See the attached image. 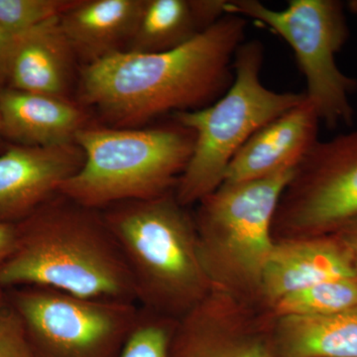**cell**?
<instances>
[{
  "label": "cell",
  "instance_id": "cell-1",
  "mask_svg": "<svg viewBox=\"0 0 357 357\" xmlns=\"http://www.w3.org/2000/svg\"><path fill=\"white\" fill-rule=\"evenodd\" d=\"M248 23L227 13L174 50H121L96 59L82 70V100L119 128H137L169 112L208 107L234 82V56L245 41Z\"/></svg>",
  "mask_w": 357,
  "mask_h": 357
},
{
  "label": "cell",
  "instance_id": "cell-2",
  "mask_svg": "<svg viewBox=\"0 0 357 357\" xmlns=\"http://www.w3.org/2000/svg\"><path fill=\"white\" fill-rule=\"evenodd\" d=\"M17 225L0 288L36 286L86 299L136 303L121 248L102 211L57 194Z\"/></svg>",
  "mask_w": 357,
  "mask_h": 357
},
{
  "label": "cell",
  "instance_id": "cell-3",
  "mask_svg": "<svg viewBox=\"0 0 357 357\" xmlns=\"http://www.w3.org/2000/svg\"><path fill=\"white\" fill-rule=\"evenodd\" d=\"M173 192L102 210L142 309L180 321L213 291L196 222Z\"/></svg>",
  "mask_w": 357,
  "mask_h": 357
},
{
  "label": "cell",
  "instance_id": "cell-4",
  "mask_svg": "<svg viewBox=\"0 0 357 357\" xmlns=\"http://www.w3.org/2000/svg\"><path fill=\"white\" fill-rule=\"evenodd\" d=\"M75 142L84 164L59 194L102 211L173 192L191 159L195 134L176 121L152 128L86 126Z\"/></svg>",
  "mask_w": 357,
  "mask_h": 357
},
{
  "label": "cell",
  "instance_id": "cell-5",
  "mask_svg": "<svg viewBox=\"0 0 357 357\" xmlns=\"http://www.w3.org/2000/svg\"><path fill=\"white\" fill-rule=\"evenodd\" d=\"M264 47L244 41L234 56V77L227 93L204 109L174 114L195 134L191 159L174 194L183 206L199 203L223 183L237 152L253 134L304 102L305 93L275 91L262 84Z\"/></svg>",
  "mask_w": 357,
  "mask_h": 357
},
{
  "label": "cell",
  "instance_id": "cell-6",
  "mask_svg": "<svg viewBox=\"0 0 357 357\" xmlns=\"http://www.w3.org/2000/svg\"><path fill=\"white\" fill-rule=\"evenodd\" d=\"M296 167L258 180L222 184L199 202L195 222L213 289L259 290L263 268L274 248L275 215Z\"/></svg>",
  "mask_w": 357,
  "mask_h": 357
},
{
  "label": "cell",
  "instance_id": "cell-7",
  "mask_svg": "<svg viewBox=\"0 0 357 357\" xmlns=\"http://www.w3.org/2000/svg\"><path fill=\"white\" fill-rule=\"evenodd\" d=\"M225 13L253 20L285 40L306 79L307 100L328 128L351 126L349 96L357 82L340 70L335 56L349 37L344 4L338 0H291L275 10L257 0H230Z\"/></svg>",
  "mask_w": 357,
  "mask_h": 357
},
{
  "label": "cell",
  "instance_id": "cell-8",
  "mask_svg": "<svg viewBox=\"0 0 357 357\" xmlns=\"http://www.w3.org/2000/svg\"><path fill=\"white\" fill-rule=\"evenodd\" d=\"M6 298L24 326L30 357H121L140 310L36 286L8 289Z\"/></svg>",
  "mask_w": 357,
  "mask_h": 357
},
{
  "label": "cell",
  "instance_id": "cell-9",
  "mask_svg": "<svg viewBox=\"0 0 357 357\" xmlns=\"http://www.w3.org/2000/svg\"><path fill=\"white\" fill-rule=\"evenodd\" d=\"M357 218V130L317 141L296 167L274 225L291 238L331 236Z\"/></svg>",
  "mask_w": 357,
  "mask_h": 357
},
{
  "label": "cell",
  "instance_id": "cell-10",
  "mask_svg": "<svg viewBox=\"0 0 357 357\" xmlns=\"http://www.w3.org/2000/svg\"><path fill=\"white\" fill-rule=\"evenodd\" d=\"M76 142L17 145L0 155V222L17 223L59 194L84 164Z\"/></svg>",
  "mask_w": 357,
  "mask_h": 357
},
{
  "label": "cell",
  "instance_id": "cell-11",
  "mask_svg": "<svg viewBox=\"0 0 357 357\" xmlns=\"http://www.w3.org/2000/svg\"><path fill=\"white\" fill-rule=\"evenodd\" d=\"M319 122L314 105L305 98L249 138L230 162L222 184L258 180L297 166L319 140Z\"/></svg>",
  "mask_w": 357,
  "mask_h": 357
},
{
  "label": "cell",
  "instance_id": "cell-12",
  "mask_svg": "<svg viewBox=\"0 0 357 357\" xmlns=\"http://www.w3.org/2000/svg\"><path fill=\"white\" fill-rule=\"evenodd\" d=\"M356 277L349 251L333 234L288 238L274 244L259 291L274 306L282 298L321 282Z\"/></svg>",
  "mask_w": 357,
  "mask_h": 357
},
{
  "label": "cell",
  "instance_id": "cell-13",
  "mask_svg": "<svg viewBox=\"0 0 357 357\" xmlns=\"http://www.w3.org/2000/svg\"><path fill=\"white\" fill-rule=\"evenodd\" d=\"M170 357H275L272 335L222 310V296L211 293L178 321Z\"/></svg>",
  "mask_w": 357,
  "mask_h": 357
},
{
  "label": "cell",
  "instance_id": "cell-14",
  "mask_svg": "<svg viewBox=\"0 0 357 357\" xmlns=\"http://www.w3.org/2000/svg\"><path fill=\"white\" fill-rule=\"evenodd\" d=\"M88 115L67 98L0 89L1 133L20 145L50 146L75 142Z\"/></svg>",
  "mask_w": 357,
  "mask_h": 357
},
{
  "label": "cell",
  "instance_id": "cell-15",
  "mask_svg": "<svg viewBox=\"0 0 357 357\" xmlns=\"http://www.w3.org/2000/svg\"><path fill=\"white\" fill-rule=\"evenodd\" d=\"M60 20L18 35L7 69L8 88L67 98L76 54Z\"/></svg>",
  "mask_w": 357,
  "mask_h": 357
},
{
  "label": "cell",
  "instance_id": "cell-16",
  "mask_svg": "<svg viewBox=\"0 0 357 357\" xmlns=\"http://www.w3.org/2000/svg\"><path fill=\"white\" fill-rule=\"evenodd\" d=\"M144 3L145 0H79L61 17V28L75 54L91 63L129 43Z\"/></svg>",
  "mask_w": 357,
  "mask_h": 357
},
{
  "label": "cell",
  "instance_id": "cell-17",
  "mask_svg": "<svg viewBox=\"0 0 357 357\" xmlns=\"http://www.w3.org/2000/svg\"><path fill=\"white\" fill-rule=\"evenodd\" d=\"M275 357H357V306L326 316L279 317Z\"/></svg>",
  "mask_w": 357,
  "mask_h": 357
},
{
  "label": "cell",
  "instance_id": "cell-18",
  "mask_svg": "<svg viewBox=\"0 0 357 357\" xmlns=\"http://www.w3.org/2000/svg\"><path fill=\"white\" fill-rule=\"evenodd\" d=\"M206 29L192 0H145L126 51L162 53L174 50Z\"/></svg>",
  "mask_w": 357,
  "mask_h": 357
},
{
  "label": "cell",
  "instance_id": "cell-19",
  "mask_svg": "<svg viewBox=\"0 0 357 357\" xmlns=\"http://www.w3.org/2000/svg\"><path fill=\"white\" fill-rule=\"evenodd\" d=\"M354 306H357V277L321 282L286 296L274 305L279 317L326 316Z\"/></svg>",
  "mask_w": 357,
  "mask_h": 357
},
{
  "label": "cell",
  "instance_id": "cell-20",
  "mask_svg": "<svg viewBox=\"0 0 357 357\" xmlns=\"http://www.w3.org/2000/svg\"><path fill=\"white\" fill-rule=\"evenodd\" d=\"M79 0H0V26L20 35L60 20Z\"/></svg>",
  "mask_w": 357,
  "mask_h": 357
},
{
  "label": "cell",
  "instance_id": "cell-21",
  "mask_svg": "<svg viewBox=\"0 0 357 357\" xmlns=\"http://www.w3.org/2000/svg\"><path fill=\"white\" fill-rule=\"evenodd\" d=\"M177 323L175 319L140 307L137 321L121 357H170L171 342Z\"/></svg>",
  "mask_w": 357,
  "mask_h": 357
},
{
  "label": "cell",
  "instance_id": "cell-22",
  "mask_svg": "<svg viewBox=\"0 0 357 357\" xmlns=\"http://www.w3.org/2000/svg\"><path fill=\"white\" fill-rule=\"evenodd\" d=\"M0 357H30L24 326L6 298L0 303Z\"/></svg>",
  "mask_w": 357,
  "mask_h": 357
},
{
  "label": "cell",
  "instance_id": "cell-23",
  "mask_svg": "<svg viewBox=\"0 0 357 357\" xmlns=\"http://www.w3.org/2000/svg\"><path fill=\"white\" fill-rule=\"evenodd\" d=\"M17 243V225L0 222V267L13 255Z\"/></svg>",
  "mask_w": 357,
  "mask_h": 357
},
{
  "label": "cell",
  "instance_id": "cell-24",
  "mask_svg": "<svg viewBox=\"0 0 357 357\" xmlns=\"http://www.w3.org/2000/svg\"><path fill=\"white\" fill-rule=\"evenodd\" d=\"M18 35L7 31L0 26V83L6 82L7 69Z\"/></svg>",
  "mask_w": 357,
  "mask_h": 357
},
{
  "label": "cell",
  "instance_id": "cell-25",
  "mask_svg": "<svg viewBox=\"0 0 357 357\" xmlns=\"http://www.w3.org/2000/svg\"><path fill=\"white\" fill-rule=\"evenodd\" d=\"M333 236H337L349 251L357 273V218L333 234Z\"/></svg>",
  "mask_w": 357,
  "mask_h": 357
},
{
  "label": "cell",
  "instance_id": "cell-26",
  "mask_svg": "<svg viewBox=\"0 0 357 357\" xmlns=\"http://www.w3.org/2000/svg\"><path fill=\"white\" fill-rule=\"evenodd\" d=\"M347 6L351 13L356 14L357 15V0H351V1L347 4Z\"/></svg>",
  "mask_w": 357,
  "mask_h": 357
},
{
  "label": "cell",
  "instance_id": "cell-27",
  "mask_svg": "<svg viewBox=\"0 0 357 357\" xmlns=\"http://www.w3.org/2000/svg\"><path fill=\"white\" fill-rule=\"evenodd\" d=\"M4 300H6V291L0 288V303L3 302Z\"/></svg>",
  "mask_w": 357,
  "mask_h": 357
},
{
  "label": "cell",
  "instance_id": "cell-28",
  "mask_svg": "<svg viewBox=\"0 0 357 357\" xmlns=\"http://www.w3.org/2000/svg\"><path fill=\"white\" fill-rule=\"evenodd\" d=\"M0 133H1V126H0Z\"/></svg>",
  "mask_w": 357,
  "mask_h": 357
}]
</instances>
